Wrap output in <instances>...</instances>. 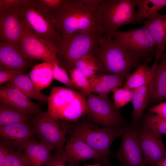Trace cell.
Masks as SVG:
<instances>
[{
  "label": "cell",
  "instance_id": "2",
  "mask_svg": "<svg viewBox=\"0 0 166 166\" xmlns=\"http://www.w3.org/2000/svg\"><path fill=\"white\" fill-rule=\"evenodd\" d=\"M98 73L118 74L126 78L131 70L145 62L114 41L111 36L103 34L93 52Z\"/></svg>",
  "mask_w": 166,
  "mask_h": 166
},
{
  "label": "cell",
  "instance_id": "5",
  "mask_svg": "<svg viewBox=\"0 0 166 166\" xmlns=\"http://www.w3.org/2000/svg\"><path fill=\"white\" fill-rule=\"evenodd\" d=\"M103 34L101 32H80L60 38L55 45L60 66L69 72L78 60L94 52Z\"/></svg>",
  "mask_w": 166,
  "mask_h": 166
},
{
  "label": "cell",
  "instance_id": "1",
  "mask_svg": "<svg viewBox=\"0 0 166 166\" xmlns=\"http://www.w3.org/2000/svg\"><path fill=\"white\" fill-rule=\"evenodd\" d=\"M48 20L59 39L80 32L103 33L102 19L98 7L86 5L82 0H65Z\"/></svg>",
  "mask_w": 166,
  "mask_h": 166
},
{
  "label": "cell",
  "instance_id": "28",
  "mask_svg": "<svg viewBox=\"0 0 166 166\" xmlns=\"http://www.w3.org/2000/svg\"><path fill=\"white\" fill-rule=\"evenodd\" d=\"M30 116L10 106L0 103V127L28 122Z\"/></svg>",
  "mask_w": 166,
  "mask_h": 166
},
{
  "label": "cell",
  "instance_id": "10",
  "mask_svg": "<svg viewBox=\"0 0 166 166\" xmlns=\"http://www.w3.org/2000/svg\"><path fill=\"white\" fill-rule=\"evenodd\" d=\"M16 10L24 29L55 45L59 38L55 28L51 22L34 7L32 0H25Z\"/></svg>",
  "mask_w": 166,
  "mask_h": 166
},
{
  "label": "cell",
  "instance_id": "37",
  "mask_svg": "<svg viewBox=\"0 0 166 166\" xmlns=\"http://www.w3.org/2000/svg\"><path fill=\"white\" fill-rule=\"evenodd\" d=\"M24 1L25 0H0V14L18 7L22 4Z\"/></svg>",
  "mask_w": 166,
  "mask_h": 166
},
{
  "label": "cell",
  "instance_id": "34",
  "mask_svg": "<svg viewBox=\"0 0 166 166\" xmlns=\"http://www.w3.org/2000/svg\"><path fill=\"white\" fill-rule=\"evenodd\" d=\"M2 166H30L24 153L11 149L5 158Z\"/></svg>",
  "mask_w": 166,
  "mask_h": 166
},
{
  "label": "cell",
  "instance_id": "16",
  "mask_svg": "<svg viewBox=\"0 0 166 166\" xmlns=\"http://www.w3.org/2000/svg\"><path fill=\"white\" fill-rule=\"evenodd\" d=\"M66 162L77 164L89 160L102 161L100 154L84 141L76 136L69 134L66 145L63 153Z\"/></svg>",
  "mask_w": 166,
  "mask_h": 166
},
{
  "label": "cell",
  "instance_id": "40",
  "mask_svg": "<svg viewBox=\"0 0 166 166\" xmlns=\"http://www.w3.org/2000/svg\"><path fill=\"white\" fill-rule=\"evenodd\" d=\"M11 147L1 140L0 143V166H2L4 159L11 150Z\"/></svg>",
  "mask_w": 166,
  "mask_h": 166
},
{
  "label": "cell",
  "instance_id": "36",
  "mask_svg": "<svg viewBox=\"0 0 166 166\" xmlns=\"http://www.w3.org/2000/svg\"><path fill=\"white\" fill-rule=\"evenodd\" d=\"M24 73L0 66V84L1 85L6 82H8L18 75Z\"/></svg>",
  "mask_w": 166,
  "mask_h": 166
},
{
  "label": "cell",
  "instance_id": "17",
  "mask_svg": "<svg viewBox=\"0 0 166 166\" xmlns=\"http://www.w3.org/2000/svg\"><path fill=\"white\" fill-rule=\"evenodd\" d=\"M16 8L0 14V41L18 45L22 38L24 29Z\"/></svg>",
  "mask_w": 166,
  "mask_h": 166
},
{
  "label": "cell",
  "instance_id": "38",
  "mask_svg": "<svg viewBox=\"0 0 166 166\" xmlns=\"http://www.w3.org/2000/svg\"><path fill=\"white\" fill-rule=\"evenodd\" d=\"M149 112L166 118V101L161 102L149 109Z\"/></svg>",
  "mask_w": 166,
  "mask_h": 166
},
{
  "label": "cell",
  "instance_id": "24",
  "mask_svg": "<svg viewBox=\"0 0 166 166\" xmlns=\"http://www.w3.org/2000/svg\"><path fill=\"white\" fill-rule=\"evenodd\" d=\"M7 83L19 89L29 99H34L41 102L48 101L49 96L41 93L25 73L18 75Z\"/></svg>",
  "mask_w": 166,
  "mask_h": 166
},
{
  "label": "cell",
  "instance_id": "32",
  "mask_svg": "<svg viewBox=\"0 0 166 166\" xmlns=\"http://www.w3.org/2000/svg\"><path fill=\"white\" fill-rule=\"evenodd\" d=\"M69 72L72 82L79 92L85 96L92 93L88 77L74 67Z\"/></svg>",
  "mask_w": 166,
  "mask_h": 166
},
{
  "label": "cell",
  "instance_id": "19",
  "mask_svg": "<svg viewBox=\"0 0 166 166\" xmlns=\"http://www.w3.org/2000/svg\"><path fill=\"white\" fill-rule=\"evenodd\" d=\"M143 26L148 30L156 44L155 58L152 65L156 66L166 48V14H160L152 18L146 20Z\"/></svg>",
  "mask_w": 166,
  "mask_h": 166
},
{
  "label": "cell",
  "instance_id": "15",
  "mask_svg": "<svg viewBox=\"0 0 166 166\" xmlns=\"http://www.w3.org/2000/svg\"><path fill=\"white\" fill-rule=\"evenodd\" d=\"M34 134L33 127L28 122L0 127L1 140L18 150H23Z\"/></svg>",
  "mask_w": 166,
  "mask_h": 166
},
{
  "label": "cell",
  "instance_id": "30",
  "mask_svg": "<svg viewBox=\"0 0 166 166\" xmlns=\"http://www.w3.org/2000/svg\"><path fill=\"white\" fill-rule=\"evenodd\" d=\"M74 67L89 79L98 73L97 62L93 52L88 54L78 60Z\"/></svg>",
  "mask_w": 166,
  "mask_h": 166
},
{
  "label": "cell",
  "instance_id": "22",
  "mask_svg": "<svg viewBox=\"0 0 166 166\" xmlns=\"http://www.w3.org/2000/svg\"><path fill=\"white\" fill-rule=\"evenodd\" d=\"M23 150L30 166H49L52 161V149L41 141L37 142L32 139Z\"/></svg>",
  "mask_w": 166,
  "mask_h": 166
},
{
  "label": "cell",
  "instance_id": "43",
  "mask_svg": "<svg viewBox=\"0 0 166 166\" xmlns=\"http://www.w3.org/2000/svg\"><path fill=\"white\" fill-rule=\"evenodd\" d=\"M67 166H78V165L77 164V163L73 164L69 163Z\"/></svg>",
  "mask_w": 166,
  "mask_h": 166
},
{
  "label": "cell",
  "instance_id": "11",
  "mask_svg": "<svg viewBox=\"0 0 166 166\" xmlns=\"http://www.w3.org/2000/svg\"><path fill=\"white\" fill-rule=\"evenodd\" d=\"M119 148L112 156L122 166H147L140 145L137 125L128 124L123 134Z\"/></svg>",
  "mask_w": 166,
  "mask_h": 166
},
{
  "label": "cell",
  "instance_id": "25",
  "mask_svg": "<svg viewBox=\"0 0 166 166\" xmlns=\"http://www.w3.org/2000/svg\"><path fill=\"white\" fill-rule=\"evenodd\" d=\"M166 6V0H136L138 10L135 23L156 16L160 14V10Z\"/></svg>",
  "mask_w": 166,
  "mask_h": 166
},
{
  "label": "cell",
  "instance_id": "23",
  "mask_svg": "<svg viewBox=\"0 0 166 166\" xmlns=\"http://www.w3.org/2000/svg\"><path fill=\"white\" fill-rule=\"evenodd\" d=\"M29 77L41 91L49 87L54 79L52 64L43 62L35 65L30 72Z\"/></svg>",
  "mask_w": 166,
  "mask_h": 166
},
{
  "label": "cell",
  "instance_id": "39",
  "mask_svg": "<svg viewBox=\"0 0 166 166\" xmlns=\"http://www.w3.org/2000/svg\"><path fill=\"white\" fill-rule=\"evenodd\" d=\"M63 152L57 151L53 155L52 161L49 166H65L66 162L63 156Z\"/></svg>",
  "mask_w": 166,
  "mask_h": 166
},
{
  "label": "cell",
  "instance_id": "7",
  "mask_svg": "<svg viewBox=\"0 0 166 166\" xmlns=\"http://www.w3.org/2000/svg\"><path fill=\"white\" fill-rule=\"evenodd\" d=\"M85 97L87 120L89 121L103 127H118L127 124V121L122 116L108 95L91 93Z\"/></svg>",
  "mask_w": 166,
  "mask_h": 166
},
{
  "label": "cell",
  "instance_id": "14",
  "mask_svg": "<svg viewBox=\"0 0 166 166\" xmlns=\"http://www.w3.org/2000/svg\"><path fill=\"white\" fill-rule=\"evenodd\" d=\"M0 102L30 116L37 115L43 112L37 104L32 102L21 91L8 83L0 87Z\"/></svg>",
  "mask_w": 166,
  "mask_h": 166
},
{
  "label": "cell",
  "instance_id": "3",
  "mask_svg": "<svg viewBox=\"0 0 166 166\" xmlns=\"http://www.w3.org/2000/svg\"><path fill=\"white\" fill-rule=\"evenodd\" d=\"M47 101L46 112L55 120L77 122L87 113L85 96L68 87L53 86Z\"/></svg>",
  "mask_w": 166,
  "mask_h": 166
},
{
  "label": "cell",
  "instance_id": "18",
  "mask_svg": "<svg viewBox=\"0 0 166 166\" xmlns=\"http://www.w3.org/2000/svg\"><path fill=\"white\" fill-rule=\"evenodd\" d=\"M31 60L23 54L18 45L0 41V66L25 73L32 65Z\"/></svg>",
  "mask_w": 166,
  "mask_h": 166
},
{
  "label": "cell",
  "instance_id": "8",
  "mask_svg": "<svg viewBox=\"0 0 166 166\" xmlns=\"http://www.w3.org/2000/svg\"><path fill=\"white\" fill-rule=\"evenodd\" d=\"M35 134L52 149L62 152L66 140L72 124L62 120H56L43 112L32 119L31 123Z\"/></svg>",
  "mask_w": 166,
  "mask_h": 166
},
{
  "label": "cell",
  "instance_id": "6",
  "mask_svg": "<svg viewBox=\"0 0 166 166\" xmlns=\"http://www.w3.org/2000/svg\"><path fill=\"white\" fill-rule=\"evenodd\" d=\"M136 0H103L98 7L103 34L112 36L121 26L134 24Z\"/></svg>",
  "mask_w": 166,
  "mask_h": 166
},
{
  "label": "cell",
  "instance_id": "31",
  "mask_svg": "<svg viewBox=\"0 0 166 166\" xmlns=\"http://www.w3.org/2000/svg\"><path fill=\"white\" fill-rule=\"evenodd\" d=\"M65 1L32 0V2L36 9L48 20L58 10Z\"/></svg>",
  "mask_w": 166,
  "mask_h": 166
},
{
  "label": "cell",
  "instance_id": "4",
  "mask_svg": "<svg viewBox=\"0 0 166 166\" xmlns=\"http://www.w3.org/2000/svg\"><path fill=\"white\" fill-rule=\"evenodd\" d=\"M127 125L118 127H103L94 124L87 119L78 121L72 124L69 131L73 135L84 141L101 155L104 166L111 164L108 157L113 141L121 136Z\"/></svg>",
  "mask_w": 166,
  "mask_h": 166
},
{
  "label": "cell",
  "instance_id": "27",
  "mask_svg": "<svg viewBox=\"0 0 166 166\" xmlns=\"http://www.w3.org/2000/svg\"><path fill=\"white\" fill-rule=\"evenodd\" d=\"M153 72L147 63H142L137 66L134 71L127 76L123 87L133 89L149 84Z\"/></svg>",
  "mask_w": 166,
  "mask_h": 166
},
{
  "label": "cell",
  "instance_id": "33",
  "mask_svg": "<svg viewBox=\"0 0 166 166\" xmlns=\"http://www.w3.org/2000/svg\"><path fill=\"white\" fill-rule=\"evenodd\" d=\"M113 104L118 110L131 101L133 94L134 89L125 88L123 87L113 89Z\"/></svg>",
  "mask_w": 166,
  "mask_h": 166
},
{
  "label": "cell",
  "instance_id": "21",
  "mask_svg": "<svg viewBox=\"0 0 166 166\" xmlns=\"http://www.w3.org/2000/svg\"><path fill=\"white\" fill-rule=\"evenodd\" d=\"M126 79L118 74L97 73L89 79L92 93L108 95L114 89L123 87Z\"/></svg>",
  "mask_w": 166,
  "mask_h": 166
},
{
  "label": "cell",
  "instance_id": "26",
  "mask_svg": "<svg viewBox=\"0 0 166 166\" xmlns=\"http://www.w3.org/2000/svg\"><path fill=\"white\" fill-rule=\"evenodd\" d=\"M150 83L133 89L132 102L133 111L132 117L133 124L137 125L148 104Z\"/></svg>",
  "mask_w": 166,
  "mask_h": 166
},
{
  "label": "cell",
  "instance_id": "41",
  "mask_svg": "<svg viewBox=\"0 0 166 166\" xmlns=\"http://www.w3.org/2000/svg\"><path fill=\"white\" fill-rule=\"evenodd\" d=\"M156 166H166V152L164 156L159 162Z\"/></svg>",
  "mask_w": 166,
  "mask_h": 166
},
{
  "label": "cell",
  "instance_id": "44",
  "mask_svg": "<svg viewBox=\"0 0 166 166\" xmlns=\"http://www.w3.org/2000/svg\"><path fill=\"white\" fill-rule=\"evenodd\" d=\"M113 166L111 164H110V165H106V166Z\"/></svg>",
  "mask_w": 166,
  "mask_h": 166
},
{
  "label": "cell",
  "instance_id": "9",
  "mask_svg": "<svg viewBox=\"0 0 166 166\" xmlns=\"http://www.w3.org/2000/svg\"><path fill=\"white\" fill-rule=\"evenodd\" d=\"M113 39L123 48L148 63L155 55L156 44L147 28H141L125 31L117 30Z\"/></svg>",
  "mask_w": 166,
  "mask_h": 166
},
{
  "label": "cell",
  "instance_id": "35",
  "mask_svg": "<svg viewBox=\"0 0 166 166\" xmlns=\"http://www.w3.org/2000/svg\"><path fill=\"white\" fill-rule=\"evenodd\" d=\"M52 64L54 79L64 84L68 88L79 92L69 77L67 72L60 66L58 61L55 62Z\"/></svg>",
  "mask_w": 166,
  "mask_h": 166
},
{
  "label": "cell",
  "instance_id": "29",
  "mask_svg": "<svg viewBox=\"0 0 166 166\" xmlns=\"http://www.w3.org/2000/svg\"><path fill=\"white\" fill-rule=\"evenodd\" d=\"M143 126L159 135L166 134V118L149 112L142 122Z\"/></svg>",
  "mask_w": 166,
  "mask_h": 166
},
{
  "label": "cell",
  "instance_id": "20",
  "mask_svg": "<svg viewBox=\"0 0 166 166\" xmlns=\"http://www.w3.org/2000/svg\"><path fill=\"white\" fill-rule=\"evenodd\" d=\"M166 101V53L162 56L154 69L150 83L148 103Z\"/></svg>",
  "mask_w": 166,
  "mask_h": 166
},
{
  "label": "cell",
  "instance_id": "13",
  "mask_svg": "<svg viewBox=\"0 0 166 166\" xmlns=\"http://www.w3.org/2000/svg\"><path fill=\"white\" fill-rule=\"evenodd\" d=\"M138 130L140 146L147 166H156L166 152L161 135L142 125L138 127Z\"/></svg>",
  "mask_w": 166,
  "mask_h": 166
},
{
  "label": "cell",
  "instance_id": "42",
  "mask_svg": "<svg viewBox=\"0 0 166 166\" xmlns=\"http://www.w3.org/2000/svg\"><path fill=\"white\" fill-rule=\"evenodd\" d=\"M84 166H102V165L101 163H98L93 165H88L85 164Z\"/></svg>",
  "mask_w": 166,
  "mask_h": 166
},
{
  "label": "cell",
  "instance_id": "12",
  "mask_svg": "<svg viewBox=\"0 0 166 166\" xmlns=\"http://www.w3.org/2000/svg\"><path fill=\"white\" fill-rule=\"evenodd\" d=\"M24 29L18 45L27 58L43 61L52 64L58 61L57 50L55 44L37 37Z\"/></svg>",
  "mask_w": 166,
  "mask_h": 166
}]
</instances>
